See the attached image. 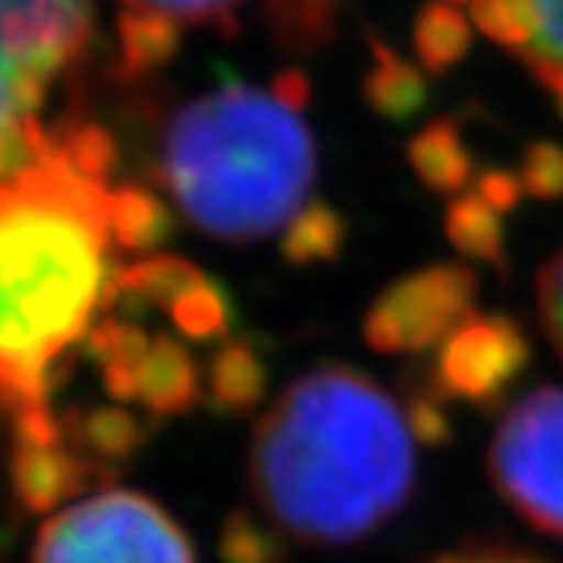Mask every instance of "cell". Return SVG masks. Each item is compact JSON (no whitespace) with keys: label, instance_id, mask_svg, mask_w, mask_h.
Here are the masks:
<instances>
[{"label":"cell","instance_id":"13","mask_svg":"<svg viewBox=\"0 0 563 563\" xmlns=\"http://www.w3.org/2000/svg\"><path fill=\"white\" fill-rule=\"evenodd\" d=\"M367 42H371V68L364 75V99L380 119L405 123V119L424 109L431 96L428 75L405 55H397L390 45H384L377 34H371Z\"/></svg>","mask_w":563,"mask_h":563},{"label":"cell","instance_id":"12","mask_svg":"<svg viewBox=\"0 0 563 563\" xmlns=\"http://www.w3.org/2000/svg\"><path fill=\"white\" fill-rule=\"evenodd\" d=\"M187 24L177 18L174 4H130L119 14V55L123 75L140 78L167 65L184 37Z\"/></svg>","mask_w":563,"mask_h":563},{"label":"cell","instance_id":"29","mask_svg":"<svg viewBox=\"0 0 563 563\" xmlns=\"http://www.w3.org/2000/svg\"><path fill=\"white\" fill-rule=\"evenodd\" d=\"M527 68L533 71L537 82L550 92L556 112L563 115V65H550V62H527Z\"/></svg>","mask_w":563,"mask_h":563},{"label":"cell","instance_id":"27","mask_svg":"<svg viewBox=\"0 0 563 563\" xmlns=\"http://www.w3.org/2000/svg\"><path fill=\"white\" fill-rule=\"evenodd\" d=\"M428 563H543V560L527 556L519 550H506V547H462L452 553H441Z\"/></svg>","mask_w":563,"mask_h":563},{"label":"cell","instance_id":"25","mask_svg":"<svg viewBox=\"0 0 563 563\" xmlns=\"http://www.w3.org/2000/svg\"><path fill=\"white\" fill-rule=\"evenodd\" d=\"M537 309L547 340L563 360V249L540 268L537 278Z\"/></svg>","mask_w":563,"mask_h":563},{"label":"cell","instance_id":"21","mask_svg":"<svg viewBox=\"0 0 563 563\" xmlns=\"http://www.w3.org/2000/svg\"><path fill=\"white\" fill-rule=\"evenodd\" d=\"M340 11L333 4H278L268 8V27L278 45L316 52L333 42Z\"/></svg>","mask_w":563,"mask_h":563},{"label":"cell","instance_id":"26","mask_svg":"<svg viewBox=\"0 0 563 563\" xmlns=\"http://www.w3.org/2000/svg\"><path fill=\"white\" fill-rule=\"evenodd\" d=\"M475 194L486 200V205L493 208V211H499V214H509L522 197H527V190H522V180H519V174H512V170H503V167H496V170H486L478 177V184H475Z\"/></svg>","mask_w":563,"mask_h":563},{"label":"cell","instance_id":"6","mask_svg":"<svg viewBox=\"0 0 563 563\" xmlns=\"http://www.w3.org/2000/svg\"><path fill=\"white\" fill-rule=\"evenodd\" d=\"M478 275L468 265H424L374 299L364 319V340L377 353H428L445 343L472 316Z\"/></svg>","mask_w":563,"mask_h":563},{"label":"cell","instance_id":"4","mask_svg":"<svg viewBox=\"0 0 563 563\" xmlns=\"http://www.w3.org/2000/svg\"><path fill=\"white\" fill-rule=\"evenodd\" d=\"M34 563H194V550L153 499L112 489L52 516Z\"/></svg>","mask_w":563,"mask_h":563},{"label":"cell","instance_id":"23","mask_svg":"<svg viewBox=\"0 0 563 563\" xmlns=\"http://www.w3.org/2000/svg\"><path fill=\"white\" fill-rule=\"evenodd\" d=\"M522 190L537 200H563V143L537 140L522 150Z\"/></svg>","mask_w":563,"mask_h":563},{"label":"cell","instance_id":"1","mask_svg":"<svg viewBox=\"0 0 563 563\" xmlns=\"http://www.w3.org/2000/svg\"><path fill=\"white\" fill-rule=\"evenodd\" d=\"M415 482L405 408L350 364H319L289 384L252 441L262 509L309 547L367 540L408 506Z\"/></svg>","mask_w":563,"mask_h":563},{"label":"cell","instance_id":"18","mask_svg":"<svg viewBox=\"0 0 563 563\" xmlns=\"http://www.w3.org/2000/svg\"><path fill=\"white\" fill-rule=\"evenodd\" d=\"M109 224H112L115 249H126V252L159 249L174 234V214L159 205V197L140 187L112 190Z\"/></svg>","mask_w":563,"mask_h":563},{"label":"cell","instance_id":"9","mask_svg":"<svg viewBox=\"0 0 563 563\" xmlns=\"http://www.w3.org/2000/svg\"><path fill=\"white\" fill-rule=\"evenodd\" d=\"M92 8L86 4H0V42L37 78H52L86 52Z\"/></svg>","mask_w":563,"mask_h":563},{"label":"cell","instance_id":"15","mask_svg":"<svg viewBox=\"0 0 563 563\" xmlns=\"http://www.w3.org/2000/svg\"><path fill=\"white\" fill-rule=\"evenodd\" d=\"M445 234L455 245V252H462L472 262H482L496 272H506L509 255H506V224L503 214L493 211L486 200H482L475 190L455 197L449 211H445Z\"/></svg>","mask_w":563,"mask_h":563},{"label":"cell","instance_id":"24","mask_svg":"<svg viewBox=\"0 0 563 563\" xmlns=\"http://www.w3.org/2000/svg\"><path fill=\"white\" fill-rule=\"evenodd\" d=\"M519 58L563 65V4H527V45Z\"/></svg>","mask_w":563,"mask_h":563},{"label":"cell","instance_id":"22","mask_svg":"<svg viewBox=\"0 0 563 563\" xmlns=\"http://www.w3.org/2000/svg\"><path fill=\"white\" fill-rule=\"evenodd\" d=\"M224 563H286V540L249 509H234L221 527Z\"/></svg>","mask_w":563,"mask_h":563},{"label":"cell","instance_id":"16","mask_svg":"<svg viewBox=\"0 0 563 563\" xmlns=\"http://www.w3.org/2000/svg\"><path fill=\"white\" fill-rule=\"evenodd\" d=\"M472 37H475V24H472L468 11H462L455 4L421 8L415 18V31H411L415 55L431 75L452 71L472 52Z\"/></svg>","mask_w":563,"mask_h":563},{"label":"cell","instance_id":"5","mask_svg":"<svg viewBox=\"0 0 563 563\" xmlns=\"http://www.w3.org/2000/svg\"><path fill=\"white\" fill-rule=\"evenodd\" d=\"M489 475L519 519L563 540V387H537L503 415Z\"/></svg>","mask_w":563,"mask_h":563},{"label":"cell","instance_id":"14","mask_svg":"<svg viewBox=\"0 0 563 563\" xmlns=\"http://www.w3.org/2000/svg\"><path fill=\"white\" fill-rule=\"evenodd\" d=\"M265 360L252 343H224L208 364L205 397L218 415H249L265 397Z\"/></svg>","mask_w":563,"mask_h":563},{"label":"cell","instance_id":"11","mask_svg":"<svg viewBox=\"0 0 563 563\" xmlns=\"http://www.w3.org/2000/svg\"><path fill=\"white\" fill-rule=\"evenodd\" d=\"M408 164L428 190L449 197H462L475 177V156L465 146V133L449 115L415 133L408 143Z\"/></svg>","mask_w":563,"mask_h":563},{"label":"cell","instance_id":"10","mask_svg":"<svg viewBox=\"0 0 563 563\" xmlns=\"http://www.w3.org/2000/svg\"><path fill=\"white\" fill-rule=\"evenodd\" d=\"M200 397H205V377L194 356L170 336H153L140 367L136 400H143L153 415H184L197 408Z\"/></svg>","mask_w":563,"mask_h":563},{"label":"cell","instance_id":"17","mask_svg":"<svg viewBox=\"0 0 563 563\" xmlns=\"http://www.w3.org/2000/svg\"><path fill=\"white\" fill-rule=\"evenodd\" d=\"M346 218L327 205V200H312L306 205L282 234V258L296 268L306 265H323V262H336L343 255L346 245Z\"/></svg>","mask_w":563,"mask_h":563},{"label":"cell","instance_id":"7","mask_svg":"<svg viewBox=\"0 0 563 563\" xmlns=\"http://www.w3.org/2000/svg\"><path fill=\"white\" fill-rule=\"evenodd\" d=\"M533 360L522 327L499 312H472L465 323L441 343L428 377L441 400H459L468 408L496 411L527 374Z\"/></svg>","mask_w":563,"mask_h":563},{"label":"cell","instance_id":"8","mask_svg":"<svg viewBox=\"0 0 563 563\" xmlns=\"http://www.w3.org/2000/svg\"><path fill=\"white\" fill-rule=\"evenodd\" d=\"M65 428L45 411H31L14 421V459L11 482L14 496L31 512H48L62 499L82 493L96 478V465L65 449Z\"/></svg>","mask_w":563,"mask_h":563},{"label":"cell","instance_id":"20","mask_svg":"<svg viewBox=\"0 0 563 563\" xmlns=\"http://www.w3.org/2000/svg\"><path fill=\"white\" fill-rule=\"evenodd\" d=\"M177 330L197 343H211V340H224L231 333L234 323V306L231 296L221 282H214L211 275L194 286L170 312H167Z\"/></svg>","mask_w":563,"mask_h":563},{"label":"cell","instance_id":"3","mask_svg":"<svg viewBox=\"0 0 563 563\" xmlns=\"http://www.w3.org/2000/svg\"><path fill=\"white\" fill-rule=\"evenodd\" d=\"M159 177L200 231L252 241L302 211L316 180V140L272 89L224 75L170 119Z\"/></svg>","mask_w":563,"mask_h":563},{"label":"cell","instance_id":"19","mask_svg":"<svg viewBox=\"0 0 563 563\" xmlns=\"http://www.w3.org/2000/svg\"><path fill=\"white\" fill-rule=\"evenodd\" d=\"M65 434H75L96 462H123L143 445L150 431L126 408H92L75 415L65 424Z\"/></svg>","mask_w":563,"mask_h":563},{"label":"cell","instance_id":"2","mask_svg":"<svg viewBox=\"0 0 563 563\" xmlns=\"http://www.w3.org/2000/svg\"><path fill=\"white\" fill-rule=\"evenodd\" d=\"M109 197L58 136L34 167L0 184V415L14 421L48 408L58 360L109 302Z\"/></svg>","mask_w":563,"mask_h":563},{"label":"cell","instance_id":"28","mask_svg":"<svg viewBox=\"0 0 563 563\" xmlns=\"http://www.w3.org/2000/svg\"><path fill=\"white\" fill-rule=\"evenodd\" d=\"M272 92H275L282 102H286V106H292V109L299 112V109H306L309 99H312V82L306 78V71L286 68V71H278V75H275Z\"/></svg>","mask_w":563,"mask_h":563}]
</instances>
